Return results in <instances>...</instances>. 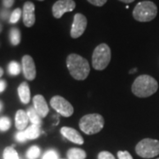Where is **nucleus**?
<instances>
[{
  "label": "nucleus",
  "instance_id": "obj_2",
  "mask_svg": "<svg viewBox=\"0 0 159 159\" xmlns=\"http://www.w3.org/2000/svg\"><path fill=\"white\" fill-rule=\"evenodd\" d=\"M158 89V83L149 75H140L134 81L132 91L138 97H148L155 94Z\"/></svg>",
  "mask_w": 159,
  "mask_h": 159
},
{
  "label": "nucleus",
  "instance_id": "obj_19",
  "mask_svg": "<svg viewBox=\"0 0 159 159\" xmlns=\"http://www.w3.org/2000/svg\"><path fill=\"white\" fill-rule=\"evenodd\" d=\"M27 113H28L29 120L32 122V124L37 125H41V117H40L39 115H38V113L36 112V111L34 110V107H30V108H29Z\"/></svg>",
  "mask_w": 159,
  "mask_h": 159
},
{
  "label": "nucleus",
  "instance_id": "obj_37",
  "mask_svg": "<svg viewBox=\"0 0 159 159\" xmlns=\"http://www.w3.org/2000/svg\"><path fill=\"white\" fill-rule=\"evenodd\" d=\"M2 110V102H0V111Z\"/></svg>",
  "mask_w": 159,
  "mask_h": 159
},
{
  "label": "nucleus",
  "instance_id": "obj_27",
  "mask_svg": "<svg viewBox=\"0 0 159 159\" xmlns=\"http://www.w3.org/2000/svg\"><path fill=\"white\" fill-rule=\"evenodd\" d=\"M98 159H115L114 156L108 151H102L98 154Z\"/></svg>",
  "mask_w": 159,
  "mask_h": 159
},
{
  "label": "nucleus",
  "instance_id": "obj_12",
  "mask_svg": "<svg viewBox=\"0 0 159 159\" xmlns=\"http://www.w3.org/2000/svg\"><path fill=\"white\" fill-rule=\"evenodd\" d=\"M60 133H61V134L65 138H66L68 141L74 142V143L81 145L84 142V140H83L82 136L80 135V134L78 131H76L74 128H72V127L64 126V127L61 128Z\"/></svg>",
  "mask_w": 159,
  "mask_h": 159
},
{
  "label": "nucleus",
  "instance_id": "obj_30",
  "mask_svg": "<svg viewBox=\"0 0 159 159\" xmlns=\"http://www.w3.org/2000/svg\"><path fill=\"white\" fill-rule=\"evenodd\" d=\"M89 3H90L91 5L96 6H102L103 5L106 4L107 0H88Z\"/></svg>",
  "mask_w": 159,
  "mask_h": 159
},
{
  "label": "nucleus",
  "instance_id": "obj_1",
  "mask_svg": "<svg viewBox=\"0 0 159 159\" xmlns=\"http://www.w3.org/2000/svg\"><path fill=\"white\" fill-rule=\"evenodd\" d=\"M66 66L70 74L75 80H85L90 72L88 60L77 54H70L66 58Z\"/></svg>",
  "mask_w": 159,
  "mask_h": 159
},
{
  "label": "nucleus",
  "instance_id": "obj_3",
  "mask_svg": "<svg viewBox=\"0 0 159 159\" xmlns=\"http://www.w3.org/2000/svg\"><path fill=\"white\" fill-rule=\"evenodd\" d=\"M157 7L151 1H142L138 3L133 11L134 19L140 22L151 21L157 17Z\"/></svg>",
  "mask_w": 159,
  "mask_h": 159
},
{
  "label": "nucleus",
  "instance_id": "obj_26",
  "mask_svg": "<svg viewBox=\"0 0 159 159\" xmlns=\"http://www.w3.org/2000/svg\"><path fill=\"white\" fill-rule=\"evenodd\" d=\"M11 16V12L9 11V9L7 8H3V9H0V18L4 20H6L8 18L10 19Z\"/></svg>",
  "mask_w": 159,
  "mask_h": 159
},
{
  "label": "nucleus",
  "instance_id": "obj_5",
  "mask_svg": "<svg viewBox=\"0 0 159 159\" xmlns=\"http://www.w3.org/2000/svg\"><path fill=\"white\" fill-rule=\"evenodd\" d=\"M111 49L106 43H101L95 49L92 55V65L96 70H103L111 61Z\"/></svg>",
  "mask_w": 159,
  "mask_h": 159
},
{
  "label": "nucleus",
  "instance_id": "obj_35",
  "mask_svg": "<svg viewBox=\"0 0 159 159\" xmlns=\"http://www.w3.org/2000/svg\"><path fill=\"white\" fill-rule=\"evenodd\" d=\"M136 71H137L136 68H134V69H132V70H131L129 73H130V74H134V73H135Z\"/></svg>",
  "mask_w": 159,
  "mask_h": 159
},
{
  "label": "nucleus",
  "instance_id": "obj_29",
  "mask_svg": "<svg viewBox=\"0 0 159 159\" xmlns=\"http://www.w3.org/2000/svg\"><path fill=\"white\" fill-rule=\"evenodd\" d=\"M16 140H17L18 142H26V141L28 140L27 137H26V134H25V132H24V131H20V132H18L17 134H16Z\"/></svg>",
  "mask_w": 159,
  "mask_h": 159
},
{
  "label": "nucleus",
  "instance_id": "obj_28",
  "mask_svg": "<svg viewBox=\"0 0 159 159\" xmlns=\"http://www.w3.org/2000/svg\"><path fill=\"white\" fill-rule=\"evenodd\" d=\"M118 157L119 159H133V157L128 151H119Z\"/></svg>",
  "mask_w": 159,
  "mask_h": 159
},
{
  "label": "nucleus",
  "instance_id": "obj_38",
  "mask_svg": "<svg viewBox=\"0 0 159 159\" xmlns=\"http://www.w3.org/2000/svg\"><path fill=\"white\" fill-rule=\"evenodd\" d=\"M38 1H44V0H38Z\"/></svg>",
  "mask_w": 159,
  "mask_h": 159
},
{
  "label": "nucleus",
  "instance_id": "obj_23",
  "mask_svg": "<svg viewBox=\"0 0 159 159\" xmlns=\"http://www.w3.org/2000/svg\"><path fill=\"white\" fill-rule=\"evenodd\" d=\"M8 71L11 75H18L20 73V66L16 61H11L8 66Z\"/></svg>",
  "mask_w": 159,
  "mask_h": 159
},
{
  "label": "nucleus",
  "instance_id": "obj_20",
  "mask_svg": "<svg viewBox=\"0 0 159 159\" xmlns=\"http://www.w3.org/2000/svg\"><path fill=\"white\" fill-rule=\"evenodd\" d=\"M4 159H19L17 151L12 147H7L4 150Z\"/></svg>",
  "mask_w": 159,
  "mask_h": 159
},
{
  "label": "nucleus",
  "instance_id": "obj_9",
  "mask_svg": "<svg viewBox=\"0 0 159 159\" xmlns=\"http://www.w3.org/2000/svg\"><path fill=\"white\" fill-rule=\"evenodd\" d=\"M87 25H88L87 18L81 13H76L74 15V21L71 28V32H70L71 37L76 39L81 36L85 32Z\"/></svg>",
  "mask_w": 159,
  "mask_h": 159
},
{
  "label": "nucleus",
  "instance_id": "obj_36",
  "mask_svg": "<svg viewBox=\"0 0 159 159\" xmlns=\"http://www.w3.org/2000/svg\"><path fill=\"white\" fill-rule=\"evenodd\" d=\"M2 30H3V25H2V24L0 23V33L2 32Z\"/></svg>",
  "mask_w": 159,
  "mask_h": 159
},
{
  "label": "nucleus",
  "instance_id": "obj_7",
  "mask_svg": "<svg viewBox=\"0 0 159 159\" xmlns=\"http://www.w3.org/2000/svg\"><path fill=\"white\" fill-rule=\"evenodd\" d=\"M51 106L57 113L64 117H70L74 113V107L64 97L55 96L51 99Z\"/></svg>",
  "mask_w": 159,
  "mask_h": 159
},
{
  "label": "nucleus",
  "instance_id": "obj_21",
  "mask_svg": "<svg viewBox=\"0 0 159 159\" xmlns=\"http://www.w3.org/2000/svg\"><path fill=\"white\" fill-rule=\"evenodd\" d=\"M21 14H22V11L20 8H16L15 10L11 11V16H10V19H9V21L11 24H15L17 23L20 19L21 17Z\"/></svg>",
  "mask_w": 159,
  "mask_h": 159
},
{
  "label": "nucleus",
  "instance_id": "obj_39",
  "mask_svg": "<svg viewBox=\"0 0 159 159\" xmlns=\"http://www.w3.org/2000/svg\"><path fill=\"white\" fill-rule=\"evenodd\" d=\"M157 159H159V158H157Z\"/></svg>",
  "mask_w": 159,
  "mask_h": 159
},
{
  "label": "nucleus",
  "instance_id": "obj_25",
  "mask_svg": "<svg viewBox=\"0 0 159 159\" xmlns=\"http://www.w3.org/2000/svg\"><path fill=\"white\" fill-rule=\"evenodd\" d=\"M58 158V156L56 151L54 150H48L45 154L43 155V159H57Z\"/></svg>",
  "mask_w": 159,
  "mask_h": 159
},
{
  "label": "nucleus",
  "instance_id": "obj_32",
  "mask_svg": "<svg viewBox=\"0 0 159 159\" xmlns=\"http://www.w3.org/2000/svg\"><path fill=\"white\" fill-rule=\"evenodd\" d=\"M6 83L5 80H0V93L6 89Z\"/></svg>",
  "mask_w": 159,
  "mask_h": 159
},
{
  "label": "nucleus",
  "instance_id": "obj_24",
  "mask_svg": "<svg viewBox=\"0 0 159 159\" xmlns=\"http://www.w3.org/2000/svg\"><path fill=\"white\" fill-rule=\"evenodd\" d=\"M11 126V120L9 118L7 117H2L0 118V131H5L9 130Z\"/></svg>",
  "mask_w": 159,
  "mask_h": 159
},
{
  "label": "nucleus",
  "instance_id": "obj_18",
  "mask_svg": "<svg viewBox=\"0 0 159 159\" xmlns=\"http://www.w3.org/2000/svg\"><path fill=\"white\" fill-rule=\"evenodd\" d=\"M9 36H10V41H11V43L13 46L18 45L20 43V40H21V34H20V29L17 28H12L10 30V33H9Z\"/></svg>",
  "mask_w": 159,
  "mask_h": 159
},
{
  "label": "nucleus",
  "instance_id": "obj_17",
  "mask_svg": "<svg viewBox=\"0 0 159 159\" xmlns=\"http://www.w3.org/2000/svg\"><path fill=\"white\" fill-rule=\"evenodd\" d=\"M66 155L68 159H85L87 157V154L83 149L77 148H70Z\"/></svg>",
  "mask_w": 159,
  "mask_h": 159
},
{
  "label": "nucleus",
  "instance_id": "obj_10",
  "mask_svg": "<svg viewBox=\"0 0 159 159\" xmlns=\"http://www.w3.org/2000/svg\"><path fill=\"white\" fill-rule=\"evenodd\" d=\"M21 64H22L23 74L25 78L29 80H33L36 76V69H35V65L33 57L29 55L23 56Z\"/></svg>",
  "mask_w": 159,
  "mask_h": 159
},
{
  "label": "nucleus",
  "instance_id": "obj_14",
  "mask_svg": "<svg viewBox=\"0 0 159 159\" xmlns=\"http://www.w3.org/2000/svg\"><path fill=\"white\" fill-rule=\"evenodd\" d=\"M29 116L23 110H19L15 115V126L20 131H23L29 123Z\"/></svg>",
  "mask_w": 159,
  "mask_h": 159
},
{
  "label": "nucleus",
  "instance_id": "obj_34",
  "mask_svg": "<svg viewBox=\"0 0 159 159\" xmlns=\"http://www.w3.org/2000/svg\"><path fill=\"white\" fill-rule=\"evenodd\" d=\"M3 74H4V70H3L2 67H0V77H2Z\"/></svg>",
  "mask_w": 159,
  "mask_h": 159
},
{
  "label": "nucleus",
  "instance_id": "obj_8",
  "mask_svg": "<svg viewBox=\"0 0 159 159\" xmlns=\"http://www.w3.org/2000/svg\"><path fill=\"white\" fill-rule=\"evenodd\" d=\"M76 4L74 0H57L52 6V14L54 18L60 19L66 12L73 11Z\"/></svg>",
  "mask_w": 159,
  "mask_h": 159
},
{
  "label": "nucleus",
  "instance_id": "obj_31",
  "mask_svg": "<svg viewBox=\"0 0 159 159\" xmlns=\"http://www.w3.org/2000/svg\"><path fill=\"white\" fill-rule=\"evenodd\" d=\"M14 2H15V0H2L3 6L5 8H7V9L11 8V6H13Z\"/></svg>",
  "mask_w": 159,
  "mask_h": 159
},
{
  "label": "nucleus",
  "instance_id": "obj_15",
  "mask_svg": "<svg viewBox=\"0 0 159 159\" xmlns=\"http://www.w3.org/2000/svg\"><path fill=\"white\" fill-rule=\"evenodd\" d=\"M18 94H19V97L21 102L25 104L29 103L30 101V89L27 82L24 81L20 84L18 88Z\"/></svg>",
  "mask_w": 159,
  "mask_h": 159
},
{
  "label": "nucleus",
  "instance_id": "obj_6",
  "mask_svg": "<svg viewBox=\"0 0 159 159\" xmlns=\"http://www.w3.org/2000/svg\"><path fill=\"white\" fill-rule=\"evenodd\" d=\"M135 151L143 158H152L159 155V141L153 139H143L136 145Z\"/></svg>",
  "mask_w": 159,
  "mask_h": 159
},
{
  "label": "nucleus",
  "instance_id": "obj_11",
  "mask_svg": "<svg viewBox=\"0 0 159 159\" xmlns=\"http://www.w3.org/2000/svg\"><path fill=\"white\" fill-rule=\"evenodd\" d=\"M35 7L32 2H26L23 6L22 9V20L24 25L27 28H31L34 26L35 22V14H34Z\"/></svg>",
  "mask_w": 159,
  "mask_h": 159
},
{
  "label": "nucleus",
  "instance_id": "obj_33",
  "mask_svg": "<svg viewBox=\"0 0 159 159\" xmlns=\"http://www.w3.org/2000/svg\"><path fill=\"white\" fill-rule=\"evenodd\" d=\"M120 2H122V3H125V4H130V3H133L134 0H119Z\"/></svg>",
  "mask_w": 159,
  "mask_h": 159
},
{
  "label": "nucleus",
  "instance_id": "obj_4",
  "mask_svg": "<svg viewBox=\"0 0 159 159\" xmlns=\"http://www.w3.org/2000/svg\"><path fill=\"white\" fill-rule=\"evenodd\" d=\"M79 125L80 130L86 134H95L103 128L104 119L100 114H88L80 119Z\"/></svg>",
  "mask_w": 159,
  "mask_h": 159
},
{
  "label": "nucleus",
  "instance_id": "obj_13",
  "mask_svg": "<svg viewBox=\"0 0 159 159\" xmlns=\"http://www.w3.org/2000/svg\"><path fill=\"white\" fill-rule=\"evenodd\" d=\"M34 108L36 111L41 118H45L47 114L49 113V107L46 102L44 97L42 95H36L33 98Z\"/></svg>",
  "mask_w": 159,
  "mask_h": 159
},
{
  "label": "nucleus",
  "instance_id": "obj_22",
  "mask_svg": "<svg viewBox=\"0 0 159 159\" xmlns=\"http://www.w3.org/2000/svg\"><path fill=\"white\" fill-rule=\"evenodd\" d=\"M40 148L37 146H32L27 152V157L29 159H36L40 156Z\"/></svg>",
  "mask_w": 159,
  "mask_h": 159
},
{
  "label": "nucleus",
  "instance_id": "obj_16",
  "mask_svg": "<svg viewBox=\"0 0 159 159\" xmlns=\"http://www.w3.org/2000/svg\"><path fill=\"white\" fill-rule=\"evenodd\" d=\"M25 134L28 140H34L40 136L41 130H40V125H31L29 126L26 130H24Z\"/></svg>",
  "mask_w": 159,
  "mask_h": 159
}]
</instances>
